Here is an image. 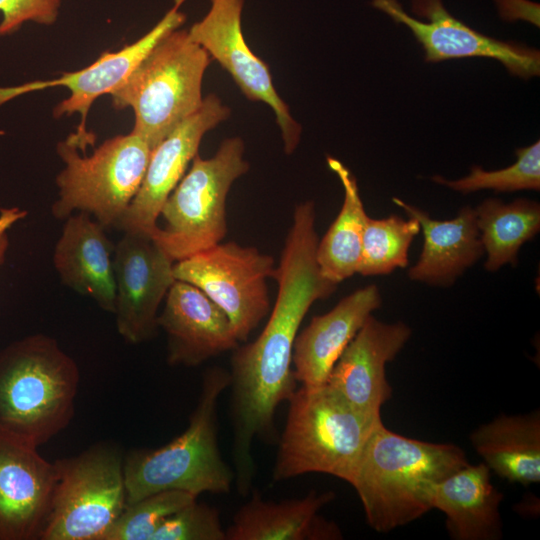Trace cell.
<instances>
[{"mask_svg": "<svg viewBox=\"0 0 540 540\" xmlns=\"http://www.w3.org/2000/svg\"><path fill=\"white\" fill-rule=\"evenodd\" d=\"M88 144H94L91 133H73L58 143L64 168L56 177L58 198L51 213L65 220L86 212L106 230L115 228L141 186L152 150L132 131L106 140L90 155Z\"/></svg>", "mask_w": 540, "mask_h": 540, "instance_id": "cell-6", "label": "cell"}, {"mask_svg": "<svg viewBox=\"0 0 540 540\" xmlns=\"http://www.w3.org/2000/svg\"><path fill=\"white\" fill-rule=\"evenodd\" d=\"M411 336L403 322L384 323L370 315L332 367L325 383L360 411L380 415L391 398L386 364Z\"/></svg>", "mask_w": 540, "mask_h": 540, "instance_id": "cell-17", "label": "cell"}, {"mask_svg": "<svg viewBox=\"0 0 540 540\" xmlns=\"http://www.w3.org/2000/svg\"><path fill=\"white\" fill-rule=\"evenodd\" d=\"M76 361L51 336L37 333L0 350V433L39 447L75 412Z\"/></svg>", "mask_w": 540, "mask_h": 540, "instance_id": "cell-3", "label": "cell"}, {"mask_svg": "<svg viewBox=\"0 0 540 540\" xmlns=\"http://www.w3.org/2000/svg\"><path fill=\"white\" fill-rule=\"evenodd\" d=\"M393 202L420 224L424 243L418 262L408 270L413 281L450 286L484 254L475 209L463 207L451 220H435L400 198Z\"/></svg>", "mask_w": 540, "mask_h": 540, "instance_id": "cell-22", "label": "cell"}, {"mask_svg": "<svg viewBox=\"0 0 540 540\" xmlns=\"http://www.w3.org/2000/svg\"><path fill=\"white\" fill-rule=\"evenodd\" d=\"M468 464L454 444L399 435L379 422L373 429L349 484L356 490L371 528L388 532L431 510L425 491Z\"/></svg>", "mask_w": 540, "mask_h": 540, "instance_id": "cell-2", "label": "cell"}, {"mask_svg": "<svg viewBox=\"0 0 540 540\" xmlns=\"http://www.w3.org/2000/svg\"><path fill=\"white\" fill-rule=\"evenodd\" d=\"M244 0H211L210 9L187 31L189 39L201 46L234 79L251 101L264 102L275 113L285 153L295 151L301 126L274 88L267 64L248 47L242 31Z\"/></svg>", "mask_w": 540, "mask_h": 540, "instance_id": "cell-12", "label": "cell"}, {"mask_svg": "<svg viewBox=\"0 0 540 540\" xmlns=\"http://www.w3.org/2000/svg\"><path fill=\"white\" fill-rule=\"evenodd\" d=\"M211 61L186 30L163 36L110 94L114 108H132V132L151 150L203 104L202 80Z\"/></svg>", "mask_w": 540, "mask_h": 540, "instance_id": "cell-7", "label": "cell"}, {"mask_svg": "<svg viewBox=\"0 0 540 540\" xmlns=\"http://www.w3.org/2000/svg\"><path fill=\"white\" fill-rule=\"evenodd\" d=\"M229 115V107L219 97L210 94L194 114L181 121L158 143L151 151L137 194L115 228L152 236L164 202L198 153L202 137Z\"/></svg>", "mask_w": 540, "mask_h": 540, "instance_id": "cell-14", "label": "cell"}, {"mask_svg": "<svg viewBox=\"0 0 540 540\" xmlns=\"http://www.w3.org/2000/svg\"><path fill=\"white\" fill-rule=\"evenodd\" d=\"M248 170L239 137L225 139L210 158L195 155L161 208L164 225L152 234L174 262L222 242L227 233V195Z\"/></svg>", "mask_w": 540, "mask_h": 540, "instance_id": "cell-8", "label": "cell"}, {"mask_svg": "<svg viewBox=\"0 0 540 540\" xmlns=\"http://www.w3.org/2000/svg\"><path fill=\"white\" fill-rule=\"evenodd\" d=\"M288 403L272 480L324 473L350 483L380 415L358 410L327 383L297 388Z\"/></svg>", "mask_w": 540, "mask_h": 540, "instance_id": "cell-5", "label": "cell"}, {"mask_svg": "<svg viewBox=\"0 0 540 540\" xmlns=\"http://www.w3.org/2000/svg\"><path fill=\"white\" fill-rule=\"evenodd\" d=\"M181 5L175 1L174 6L164 17L139 40L117 52H104L95 62L82 70L64 73L53 80L0 87V105L27 92L64 86L70 90V96L54 108L53 115L62 117L79 113L81 123L76 133L87 134L85 123L93 102L99 96L110 94L118 88L163 36L184 23L185 15L179 11Z\"/></svg>", "mask_w": 540, "mask_h": 540, "instance_id": "cell-16", "label": "cell"}, {"mask_svg": "<svg viewBox=\"0 0 540 540\" xmlns=\"http://www.w3.org/2000/svg\"><path fill=\"white\" fill-rule=\"evenodd\" d=\"M376 285H367L341 299L322 315L314 316L294 342L292 368L302 386L323 385L344 349L372 312L381 305Z\"/></svg>", "mask_w": 540, "mask_h": 540, "instance_id": "cell-19", "label": "cell"}, {"mask_svg": "<svg viewBox=\"0 0 540 540\" xmlns=\"http://www.w3.org/2000/svg\"><path fill=\"white\" fill-rule=\"evenodd\" d=\"M61 0H0V36L17 31L25 22L53 24L59 13Z\"/></svg>", "mask_w": 540, "mask_h": 540, "instance_id": "cell-31", "label": "cell"}, {"mask_svg": "<svg viewBox=\"0 0 540 540\" xmlns=\"http://www.w3.org/2000/svg\"><path fill=\"white\" fill-rule=\"evenodd\" d=\"M167 337V362L194 367L224 352L239 340L226 313L196 286L175 280L158 314Z\"/></svg>", "mask_w": 540, "mask_h": 540, "instance_id": "cell-18", "label": "cell"}, {"mask_svg": "<svg viewBox=\"0 0 540 540\" xmlns=\"http://www.w3.org/2000/svg\"><path fill=\"white\" fill-rule=\"evenodd\" d=\"M517 160L514 164L500 170L485 171L474 165L469 175L458 180H446L434 176L437 183L446 185L454 191L470 193L482 189L497 192L540 189V142L516 150Z\"/></svg>", "mask_w": 540, "mask_h": 540, "instance_id": "cell-28", "label": "cell"}, {"mask_svg": "<svg viewBox=\"0 0 540 540\" xmlns=\"http://www.w3.org/2000/svg\"><path fill=\"white\" fill-rule=\"evenodd\" d=\"M174 261L145 232H124L114 249V315L118 333L131 344L152 339L159 307L176 280Z\"/></svg>", "mask_w": 540, "mask_h": 540, "instance_id": "cell-13", "label": "cell"}, {"mask_svg": "<svg viewBox=\"0 0 540 540\" xmlns=\"http://www.w3.org/2000/svg\"><path fill=\"white\" fill-rule=\"evenodd\" d=\"M327 164L343 186L344 199L336 219L318 240L316 261L322 276L338 285L357 273L368 215L353 173L336 158L327 157Z\"/></svg>", "mask_w": 540, "mask_h": 540, "instance_id": "cell-25", "label": "cell"}, {"mask_svg": "<svg viewBox=\"0 0 540 540\" xmlns=\"http://www.w3.org/2000/svg\"><path fill=\"white\" fill-rule=\"evenodd\" d=\"M503 494L491 483L484 464H467L429 485L425 500L430 509L446 515V526L455 540H497L502 537L499 505Z\"/></svg>", "mask_w": 540, "mask_h": 540, "instance_id": "cell-21", "label": "cell"}, {"mask_svg": "<svg viewBox=\"0 0 540 540\" xmlns=\"http://www.w3.org/2000/svg\"><path fill=\"white\" fill-rule=\"evenodd\" d=\"M105 231L88 213L72 214L65 219L55 244L53 265L66 287L94 300L102 310L114 313L115 245Z\"/></svg>", "mask_w": 540, "mask_h": 540, "instance_id": "cell-20", "label": "cell"}, {"mask_svg": "<svg viewBox=\"0 0 540 540\" xmlns=\"http://www.w3.org/2000/svg\"><path fill=\"white\" fill-rule=\"evenodd\" d=\"M334 498L332 491H311L303 498L274 502L255 492L226 528V540L342 539L338 526L318 514Z\"/></svg>", "mask_w": 540, "mask_h": 540, "instance_id": "cell-23", "label": "cell"}, {"mask_svg": "<svg viewBox=\"0 0 540 540\" xmlns=\"http://www.w3.org/2000/svg\"><path fill=\"white\" fill-rule=\"evenodd\" d=\"M372 5L396 23L407 26L422 45L427 62L488 57L524 79L540 74V53L524 44L486 36L451 15L442 0H412L408 14L398 0H372Z\"/></svg>", "mask_w": 540, "mask_h": 540, "instance_id": "cell-11", "label": "cell"}, {"mask_svg": "<svg viewBox=\"0 0 540 540\" xmlns=\"http://www.w3.org/2000/svg\"><path fill=\"white\" fill-rule=\"evenodd\" d=\"M198 497L165 490L127 504L104 540H152L163 522Z\"/></svg>", "mask_w": 540, "mask_h": 540, "instance_id": "cell-29", "label": "cell"}, {"mask_svg": "<svg viewBox=\"0 0 540 540\" xmlns=\"http://www.w3.org/2000/svg\"><path fill=\"white\" fill-rule=\"evenodd\" d=\"M229 372L208 369L187 428L164 446L133 449L124 456L127 504L165 490L226 494L235 481L218 446V401L229 388Z\"/></svg>", "mask_w": 540, "mask_h": 540, "instance_id": "cell-4", "label": "cell"}, {"mask_svg": "<svg viewBox=\"0 0 540 540\" xmlns=\"http://www.w3.org/2000/svg\"><path fill=\"white\" fill-rule=\"evenodd\" d=\"M477 226L487 254L485 269L499 270L506 264L515 265L524 243L540 230V206L528 199L504 203L489 198L475 208Z\"/></svg>", "mask_w": 540, "mask_h": 540, "instance_id": "cell-26", "label": "cell"}, {"mask_svg": "<svg viewBox=\"0 0 540 540\" xmlns=\"http://www.w3.org/2000/svg\"><path fill=\"white\" fill-rule=\"evenodd\" d=\"M272 256L236 242L218 243L174 263L176 280L202 290L228 316L239 342H245L268 315L267 280Z\"/></svg>", "mask_w": 540, "mask_h": 540, "instance_id": "cell-10", "label": "cell"}, {"mask_svg": "<svg viewBox=\"0 0 540 540\" xmlns=\"http://www.w3.org/2000/svg\"><path fill=\"white\" fill-rule=\"evenodd\" d=\"M50 511L41 540H104L127 505L124 456L98 442L59 459Z\"/></svg>", "mask_w": 540, "mask_h": 540, "instance_id": "cell-9", "label": "cell"}, {"mask_svg": "<svg viewBox=\"0 0 540 540\" xmlns=\"http://www.w3.org/2000/svg\"><path fill=\"white\" fill-rule=\"evenodd\" d=\"M315 219L312 201L295 206L272 278L278 290L270 317L253 342L233 350L229 372L233 462L240 479L256 473L252 444L256 438L273 439L276 409L297 389L292 355L305 315L315 301L337 288L322 276L316 261Z\"/></svg>", "mask_w": 540, "mask_h": 540, "instance_id": "cell-1", "label": "cell"}, {"mask_svg": "<svg viewBox=\"0 0 540 540\" xmlns=\"http://www.w3.org/2000/svg\"><path fill=\"white\" fill-rule=\"evenodd\" d=\"M470 441L484 464L523 486L540 481V413L500 415L479 426Z\"/></svg>", "mask_w": 540, "mask_h": 540, "instance_id": "cell-24", "label": "cell"}, {"mask_svg": "<svg viewBox=\"0 0 540 540\" xmlns=\"http://www.w3.org/2000/svg\"><path fill=\"white\" fill-rule=\"evenodd\" d=\"M421 230L419 222L397 215L383 219L368 216L362 240L357 273L363 276L384 275L408 265V251Z\"/></svg>", "mask_w": 540, "mask_h": 540, "instance_id": "cell-27", "label": "cell"}, {"mask_svg": "<svg viewBox=\"0 0 540 540\" xmlns=\"http://www.w3.org/2000/svg\"><path fill=\"white\" fill-rule=\"evenodd\" d=\"M25 216V212L18 208L0 209V267L3 265L9 247L7 230L19 219Z\"/></svg>", "mask_w": 540, "mask_h": 540, "instance_id": "cell-32", "label": "cell"}, {"mask_svg": "<svg viewBox=\"0 0 540 540\" xmlns=\"http://www.w3.org/2000/svg\"><path fill=\"white\" fill-rule=\"evenodd\" d=\"M56 477L37 447L0 433V540L40 538Z\"/></svg>", "mask_w": 540, "mask_h": 540, "instance_id": "cell-15", "label": "cell"}, {"mask_svg": "<svg viewBox=\"0 0 540 540\" xmlns=\"http://www.w3.org/2000/svg\"><path fill=\"white\" fill-rule=\"evenodd\" d=\"M152 540H226L218 510L197 499L168 517Z\"/></svg>", "mask_w": 540, "mask_h": 540, "instance_id": "cell-30", "label": "cell"}]
</instances>
